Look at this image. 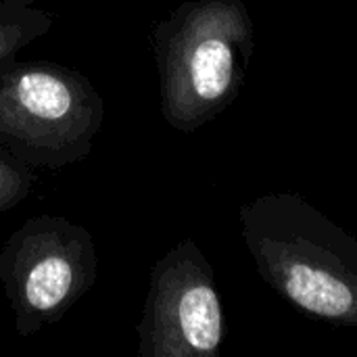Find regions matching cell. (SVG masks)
Listing matches in <instances>:
<instances>
[{
  "label": "cell",
  "instance_id": "1",
  "mask_svg": "<svg viewBox=\"0 0 357 357\" xmlns=\"http://www.w3.org/2000/svg\"><path fill=\"white\" fill-rule=\"evenodd\" d=\"M259 278L331 326H357V236L295 192H266L238 209Z\"/></svg>",
  "mask_w": 357,
  "mask_h": 357
},
{
  "label": "cell",
  "instance_id": "2",
  "mask_svg": "<svg viewBox=\"0 0 357 357\" xmlns=\"http://www.w3.org/2000/svg\"><path fill=\"white\" fill-rule=\"evenodd\" d=\"M165 123L190 134L241 96L255 52V23L243 0H186L151 29Z\"/></svg>",
  "mask_w": 357,
  "mask_h": 357
},
{
  "label": "cell",
  "instance_id": "3",
  "mask_svg": "<svg viewBox=\"0 0 357 357\" xmlns=\"http://www.w3.org/2000/svg\"><path fill=\"white\" fill-rule=\"evenodd\" d=\"M105 100L90 77L52 61L0 65V144L31 169H63L90 157Z\"/></svg>",
  "mask_w": 357,
  "mask_h": 357
},
{
  "label": "cell",
  "instance_id": "4",
  "mask_svg": "<svg viewBox=\"0 0 357 357\" xmlns=\"http://www.w3.org/2000/svg\"><path fill=\"white\" fill-rule=\"evenodd\" d=\"M96 276L92 234L63 215L25 220L0 249V284L23 339L59 322L94 287Z\"/></svg>",
  "mask_w": 357,
  "mask_h": 357
},
{
  "label": "cell",
  "instance_id": "5",
  "mask_svg": "<svg viewBox=\"0 0 357 357\" xmlns=\"http://www.w3.org/2000/svg\"><path fill=\"white\" fill-rule=\"evenodd\" d=\"M140 357H215L226 318L215 272L192 238L172 247L151 270L136 324Z\"/></svg>",
  "mask_w": 357,
  "mask_h": 357
},
{
  "label": "cell",
  "instance_id": "6",
  "mask_svg": "<svg viewBox=\"0 0 357 357\" xmlns=\"http://www.w3.org/2000/svg\"><path fill=\"white\" fill-rule=\"evenodd\" d=\"M54 17L33 0H0V65L44 38Z\"/></svg>",
  "mask_w": 357,
  "mask_h": 357
},
{
  "label": "cell",
  "instance_id": "7",
  "mask_svg": "<svg viewBox=\"0 0 357 357\" xmlns=\"http://www.w3.org/2000/svg\"><path fill=\"white\" fill-rule=\"evenodd\" d=\"M36 182V169L21 163L0 144V215L23 203Z\"/></svg>",
  "mask_w": 357,
  "mask_h": 357
}]
</instances>
